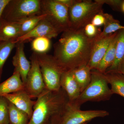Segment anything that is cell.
<instances>
[{"mask_svg":"<svg viewBox=\"0 0 124 124\" xmlns=\"http://www.w3.org/2000/svg\"><path fill=\"white\" fill-rule=\"evenodd\" d=\"M95 41L85 35L84 28H69L54 45L53 56L65 70L87 65Z\"/></svg>","mask_w":124,"mask_h":124,"instance_id":"cell-1","label":"cell"},{"mask_svg":"<svg viewBox=\"0 0 124 124\" xmlns=\"http://www.w3.org/2000/svg\"><path fill=\"white\" fill-rule=\"evenodd\" d=\"M68 102L66 92L46 89L37 98L28 124H49L57 116L62 115Z\"/></svg>","mask_w":124,"mask_h":124,"instance_id":"cell-2","label":"cell"},{"mask_svg":"<svg viewBox=\"0 0 124 124\" xmlns=\"http://www.w3.org/2000/svg\"><path fill=\"white\" fill-rule=\"evenodd\" d=\"M90 83L76 101L68 104L72 107L80 109L81 106L88 101L100 102L110 99L112 93L104 74L97 70H91Z\"/></svg>","mask_w":124,"mask_h":124,"instance_id":"cell-3","label":"cell"},{"mask_svg":"<svg viewBox=\"0 0 124 124\" xmlns=\"http://www.w3.org/2000/svg\"><path fill=\"white\" fill-rule=\"evenodd\" d=\"M103 5L97 0H78L69 9L70 28L82 29L91 23L94 16L103 11Z\"/></svg>","mask_w":124,"mask_h":124,"instance_id":"cell-4","label":"cell"},{"mask_svg":"<svg viewBox=\"0 0 124 124\" xmlns=\"http://www.w3.org/2000/svg\"><path fill=\"white\" fill-rule=\"evenodd\" d=\"M42 14L40 0H10L6 6L1 19L18 23L33 16Z\"/></svg>","mask_w":124,"mask_h":124,"instance_id":"cell-5","label":"cell"},{"mask_svg":"<svg viewBox=\"0 0 124 124\" xmlns=\"http://www.w3.org/2000/svg\"><path fill=\"white\" fill-rule=\"evenodd\" d=\"M35 53L46 89L53 91L60 90L61 77L66 70L53 55L46 53Z\"/></svg>","mask_w":124,"mask_h":124,"instance_id":"cell-6","label":"cell"},{"mask_svg":"<svg viewBox=\"0 0 124 124\" xmlns=\"http://www.w3.org/2000/svg\"><path fill=\"white\" fill-rule=\"evenodd\" d=\"M40 7L41 14L60 33L70 28L69 9L57 0H40Z\"/></svg>","mask_w":124,"mask_h":124,"instance_id":"cell-7","label":"cell"},{"mask_svg":"<svg viewBox=\"0 0 124 124\" xmlns=\"http://www.w3.org/2000/svg\"><path fill=\"white\" fill-rule=\"evenodd\" d=\"M31 67L24 84V90L32 99L37 98L46 89L36 53L30 57Z\"/></svg>","mask_w":124,"mask_h":124,"instance_id":"cell-8","label":"cell"},{"mask_svg":"<svg viewBox=\"0 0 124 124\" xmlns=\"http://www.w3.org/2000/svg\"><path fill=\"white\" fill-rule=\"evenodd\" d=\"M109 115L104 110H81L72 107L68 103L62 116L60 124H84L97 117H103Z\"/></svg>","mask_w":124,"mask_h":124,"instance_id":"cell-9","label":"cell"},{"mask_svg":"<svg viewBox=\"0 0 124 124\" xmlns=\"http://www.w3.org/2000/svg\"><path fill=\"white\" fill-rule=\"evenodd\" d=\"M60 33L46 17L33 29L26 35L19 37L15 42H25L32 41L38 37H45L51 39L57 37Z\"/></svg>","mask_w":124,"mask_h":124,"instance_id":"cell-10","label":"cell"},{"mask_svg":"<svg viewBox=\"0 0 124 124\" xmlns=\"http://www.w3.org/2000/svg\"><path fill=\"white\" fill-rule=\"evenodd\" d=\"M118 31L113 34L99 39L95 38L94 45L87 66L91 70H96L101 61L111 42Z\"/></svg>","mask_w":124,"mask_h":124,"instance_id":"cell-11","label":"cell"},{"mask_svg":"<svg viewBox=\"0 0 124 124\" xmlns=\"http://www.w3.org/2000/svg\"><path fill=\"white\" fill-rule=\"evenodd\" d=\"M15 47V53L12 60V63L15 67L14 71L19 73L22 81L24 85L26 81L28 74L31 68V62L28 60L25 55L24 43L17 42Z\"/></svg>","mask_w":124,"mask_h":124,"instance_id":"cell-12","label":"cell"},{"mask_svg":"<svg viewBox=\"0 0 124 124\" xmlns=\"http://www.w3.org/2000/svg\"><path fill=\"white\" fill-rule=\"evenodd\" d=\"M60 87L66 92L69 103H72L76 101L81 93L72 70L63 72L60 80Z\"/></svg>","mask_w":124,"mask_h":124,"instance_id":"cell-13","label":"cell"},{"mask_svg":"<svg viewBox=\"0 0 124 124\" xmlns=\"http://www.w3.org/2000/svg\"><path fill=\"white\" fill-rule=\"evenodd\" d=\"M3 97L17 108L26 113L31 119L36 101L32 100V99L25 90L6 94Z\"/></svg>","mask_w":124,"mask_h":124,"instance_id":"cell-14","label":"cell"},{"mask_svg":"<svg viewBox=\"0 0 124 124\" xmlns=\"http://www.w3.org/2000/svg\"><path fill=\"white\" fill-rule=\"evenodd\" d=\"M24 90V85L18 72L14 71L13 75L0 84V97Z\"/></svg>","mask_w":124,"mask_h":124,"instance_id":"cell-15","label":"cell"},{"mask_svg":"<svg viewBox=\"0 0 124 124\" xmlns=\"http://www.w3.org/2000/svg\"><path fill=\"white\" fill-rule=\"evenodd\" d=\"M20 37V29L17 23L10 22L1 19L0 42L15 41Z\"/></svg>","mask_w":124,"mask_h":124,"instance_id":"cell-16","label":"cell"},{"mask_svg":"<svg viewBox=\"0 0 124 124\" xmlns=\"http://www.w3.org/2000/svg\"><path fill=\"white\" fill-rule=\"evenodd\" d=\"M104 75L110 85L112 94H116L124 98V76L116 72H107Z\"/></svg>","mask_w":124,"mask_h":124,"instance_id":"cell-17","label":"cell"},{"mask_svg":"<svg viewBox=\"0 0 124 124\" xmlns=\"http://www.w3.org/2000/svg\"><path fill=\"white\" fill-rule=\"evenodd\" d=\"M119 31L111 42L105 55L96 69L103 74L105 73L107 69L112 65L115 61Z\"/></svg>","mask_w":124,"mask_h":124,"instance_id":"cell-18","label":"cell"},{"mask_svg":"<svg viewBox=\"0 0 124 124\" xmlns=\"http://www.w3.org/2000/svg\"><path fill=\"white\" fill-rule=\"evenodd\" d=\"M124 58V28L119 30L118 32L115 61L112 65L107 69L105 73L111 72H118L120 65Z\"/></svg>","mask_w":124,"mask_h":124,"instance_id":"cell-19","label":"cell"},{"mask_svg":"<svg viewBox=\"0 0 124 124\" xmlns=\"http://www.w3.org/2000/svg\"><path fill=\"white\" fill-rule=\"evenodd\" d=\"M72 71L82 93L91 81V70L87 65H85L72 69Z\"/></svg>","mask_w":124,"mask_h":124,"instance_id":"cell-20","label":"cell"},{"mask_svg":"<svg viewBox=\"0 0 124 124\" xmlns=\"http://www.w3.org/2000/svg\"><path fill=\"white\" fill-rule=\"evenodd\" d=\"M104 15L105 22L103 29L99 36L95 38L97 39L103 38L124 28V26L121 25L119 21L115 19L111 15L104 13Z\"/></svg>","mask_w":124,"mask_h":124,"instance_id":"cell-21","label":"cell"},{"mask_svg":"<svg viewBox=\"0 0 124 124\" xmlns=\"http://www.w3.org/2000/svg\"><path fill=\"white\" fill-rule=\"evenodd\" d=\"M46 17V15L45 14L33 16L17 23L20 29V37L31 31Z\"/></svg>","mask_w":124,"mask_h":124,"instance_id":"cell-22","label":"cell"},{"mask_svg":"<svg viewBox=\"0 0 124 124\" xmlns=\"http://www.w3.org/2000/svg\"><path fill=\"white\" fill-rule=\"evenodd\" d=\"M8 101L9 120L11 124H28L30 118L28 114L17 108Z\"/></svg>","mask_w":124,"mask_h":124,"instance_id":"cell-23","label":"cell"},{"mask_svg":"<svg viewBox=\"0 0 124 124\" xmlns=\"http://www.w3.org/2000/svg\"><path fill=\"white\" fill-rule=\"evenodd\" d=\"M16 44L15 41L0 42V81L4 65Z\"/></svg>","mask_w":124,"mask_h":124,"instance_id":"cell-24","label":"cell"},{"mask_svg":"<svg viewBox=\"0 0 124 124\" xmlns=\"http://www.w3.org/2000/svg\"><path fill=\"white\" fill-rule=\"evenodd\" d=\"M51 46L50 39L45 37L35 38L31 43L32 50L36 53H46L50 49Z\"/></svg>","mask_w":124,"mask_h":124,"instance_id":"cell-25","label":"cell"},{"mask_svg":"<svg viewBox=\"0 0 124 124\" xmlns=\"http://www.w3.org/2000/svg\"><path fill=\"white\" fill-rule=\"evenodd\" d=\"M0 124H11L8 101L4 97H0Z\"/></svg>","mask_w":124,"mask_h":124,"instance_id":"cell-26","label":"cell"},{"mask_svg":"<svg viewBox=\"0 0 124 124\" xmlns=\"http://www.w3.org/2000/svg\"><path fill=\"white\" fill-rule=\"evenodd\" d=\"M84 30L85 35L91 39L98 37L102 32L100 28L95 26L91 23L86 25Z\"/></svg>","mask_w":124,"mask_h":124,"instance_id":"cell-27","label":"cell"},{"mask_svg":"<svg viewBox=\"0 0 124 124\" xmlns=\"http://www.w3.org/2000/svg\"><path fill=\"white\" fill-rule=\"evenodd\" d=\"M98 1L104 5L107 4L110 6L113 10L121 11V7L123 0H97Z\"/></svg>","mask_w":124,"mask_h":124,"instance_id":"cell-28","label":"cell"},{"mask_svg":"<svg viewBox=\"0 0 124 124\" xmlns=\"http://www.w3.org/2000/svg\"><path fill=\"white\" fill-rule=\"evenodd\" d=\"M104 14L102 11L94 16L91 21V23L98 27L104 26L105 22Z\"/></svg>","mask_w":124,"mask_h":124,"instance_id":"cell-29","label":"cell"},{"mask_svg":"<svg viewBox=\"0 0 124 124\" xmlns=\"http://www.w3.org/2000/svg\"><path fill=\"white\" fill-rule=\"evenodd\" d=\"M57 1L69 9L77 2L78 0H57Z\"/></svg>","mask_w":124,"mask_h":124,"instance_id":"cell-30","label":"cell"},{"mask_svg":"<svg viewBox=\"0 0 124 124\" xmlns=\"http://www.w3.org/2000/svg\"><path fill=\"white\" fill-rule=\"evenodd\" d=\"M10 0H0V21L5 8Z\"/></svg>","mask_w":124,"mask_h":124,"instance_id":"cell-31","label":"cell"},{"mask_svg":"<svg viewBox=\"0 0 124 124\" xmlns=\"http://www.w3.org/2000/svg\"><path fill=\"white\" fill-rule=\"evenodd\" d=\"M62 115L57 116L54 117L49 124H60Z\"/></svg>","mask_w":124,"mask_h":124,"instance_id":"cell-32","label":"cell"},{"mask_svg":"<svg viewBox=\"0 0 124 124\" xmlns=\"http://www.w3.org/2000/svg\"><path fill=\"white\" fill-rule=\"evenodd\" d=\"M118 72L122 73L124 76V58L120 65Z\"/></svg>","mask_w":124,"mask_h":124,"instance_id":"cell-33","label":"cell"},{"mask_svg":"<svg viewBox=\"0 0 124 124\" xmlns=\"http://www.w3.org/2000/svg\"><path fill=\"white\" fill-rule=\"evenodd\" d=\"M121 11L124 13V0H123L122 5H121Z\"/></svg>","mask_w":124,"mask_h":124,"instance_id":"cell-34","label":"cell"},{"mask_svg":"<svg viewBox=\"0 0 124 124\" xmlns=\"http://www.w3.org/2000/svg\"><path fill=\"white\" fill-rule=\"evenodd\" d=\"M88 124V123H85V124Z\"/></svg>","mask_w":124,"mask_h":124,"instance_id":"cell-35","label":"cell"}]
</instances>
